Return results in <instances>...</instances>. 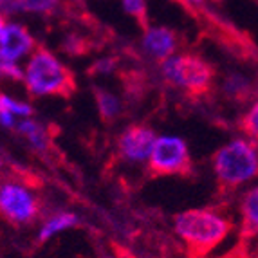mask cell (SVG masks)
Segmentation results:
<instances>
[{
  "label": "cell",
  "instance_id": "1",
  "mask_svg": "<svg viewBox=\"0 0 258 258\" xmlns=\"http://www.w3.org/2000/svg\"><path fill=\"white\" fill-rule=\"evenodd\" d=\"M231 229L233 220L217 208H191L173 217V231L195 256H204L219 247Z\"/></svg>",
  "mask_w": 258,
  "mask_h": 258
},
{
  "label": "cell",
  "instance_id": "2",
  "mask_svg": "<svg viewBox=\"0 0 258 258\" xmlns=\"http://www.w3.org/2000/svg\"><path fill=\"white\" fill-rule=\"evenodd\" d=\"M211 166L220 195H229L240 186L258 179V143L251 139L235 141L217 148Z\"/></svg>",
  "mask_w": 258,
  "mask_h": 258
},
{
  "label": "cell",
  "instance_id": "3",
  "mask_svg": "<svg viewBox=\"0 0 258 258\" xmlns=\"http://www.w3.org/2000/svg\"><path fill=\"white\" fill-rule=\"evenodd\" d=\"M26 87L33 96L69 99L78 91L76 76L49 49L36 47L26 69Z\"/></svg>",
  "mask_w": 258,
  "mask_h": 258
},
{
  "label": "cell",
  "instance_id": "4",
  "mask_svg": "<svg viewBox=\"0 0 258 258\" xmlns=\"http://www.w3.org/2000/svg\"><path fill=\"white\" fill-rule=\"evenodd\" d=\"M163 76L170 85L182 91L189 99L210 98L215 89V67L203 56L182 52L163 61Z\"/></svg>",
  "mask_w": 258,
  "mask_h": 258
},
{
  "label": "cell",
  "instance_id": "5",
  "mask_svg": "<svg viewBox=\"0 0 258 258\" xmlns=\"http://www.w3.org/2000/svg\"><path fill=\"white\" fill-rule=\"evenodd\" d=\"M42 215V201L27 182L6 179L0 182V219L15 228L31 226Z\"/></svg>",
  "mask_w": 258,
  "mask_h": 258
},
{
  "label": "cell",
  "instance_id": "6",
  "mask_svg": "<svg viewBox=\"0 0 258 258\" xmlns=\"http://www.w3.org/2000/svg\"><path fill=\"white\" fill-rule=\"evenodd\" d=\"M152 177H191L195 172L189 148L181 138H157L148 157Z\"/></svg>",
  "mask_w": 258,
  "mask_h": 258
},
{
  "label": "cell",
  "instance_id": "7",
  "mask_svg": "<svg viewBox=\"0 0 258 258\" xmlns=\"http://www.w3.org/2000/svg\"><path fill=\"white\" fill-rule=\"evenodd\" d=\"M155 132L147 125H130L117 138V155L128 163L148 161L155 143Z\"/></svg>",
  "mask_w": 258,
  "mask_h": 258
},
{
  "label": "cell",
  "instance_id": "8",
  "mask_svg": "<svg viewBox=\"0 0 258 258\" xmlns=\"http://www.w3.org/2000/svg\"><path fill=\"white\" fill-rule=\"evenodd\" d=\"M181 35L170 27H150L145 31V38H143V47L148 54L161 61L170 60L181 47Z\"/></svg>",
  "mask_w": 258,
  "mask_h": 258
},
{
  "label": "cell",
  "instance_id": "9",
  "mask_svg": "<svg viewBox=\"0 0 258 258\" xmlns=\"http://www.w3.org/2000/svg\"><path fill=\"white\" fill-rule=\"evenodd\" d=\"M33 49H36L35 38L31 36V33L26 27L18 26V24L6 26V29L2 31V36H0V58L15 61L27 52H31Z\"/></svg>",
  "mask_w": 258,
  "mask_h": 258
},
{
  "label": "cell",
  "instance_id": "10",
  "mask_svg": "<svg viewBox=\"0 0 258 258\" xmlns=\"http://www.w3.org/2000/svg\"><path fill=\"white\" fill-rule=\"evenodd\" d=\"M78 224H80V219L73 211H54L49 217H45L43 222L40 224L38 233H36V242L38 244H45V242L52 240V238L61 235V233L76 228Z\"/></svg>",
  "mask_w": 258,
  "mask_h": 258
},
{
  "label": "cell",
  "instance_id": "11",
  "mask_svg": "<svg viewBox=\"0 0 258 258\" xmlns=\"http://www.w3.org/2000/svg\"><path fill=\"white\" fill-rule=\"evenodd\" d=\"M240 231L242 238L258 237V186L247 189L240 199Z\"/></svg>",
  "mask_w": 258,
  "mask_h": 258
},
{
  "label": "cell",
  "instance_id": "12",
  "mask_svg": "<svg viewBox=\"0 0 258 258\" xmlns=\"http://www.w3.org/2000/svg\"><path fill=\"white\" fill-rule=\"evenodd\" d=\"M92 92H94V99H96V105H98V112L101 121L107 123V125L108 123H114L119 117V112H121L119 99L112 94V92L105 91V89H98V87H94Z\"/></svg>",
  "mask_w": 258,
  "mask_h": 258
},
{
  "label": "cell",
  "instance_id": "13",
  "mask_svg": "<svg viewBox=\"0 0 258 258\" xmlns=\"http://www.w3.org/2000/svg\"><path fill=\"white\" fill-rule=\"evenodd\" d=\"M224 92L233 101L245 103V101H249V96L253 92V85L249 83V80H245L240 74H231L224 82Z\"/></svg>",
  "mask_w": 258,
  "mask_h": 258
},
{
  "label": "cell",
  "instance_id": "14",
  "mask_svg": "<svg viewBox=\"0 0 258 258\" xmlns=\"http://www.w3.org/2000/svg\"><path fill=\"white\" fill-rule=\"evenodd\" d=\"M29 114H33V108L29 105L0 94V123L4 126H15V116L26 117Z\"/></svg>",
  "mask_w": 258,
  "mask_h": 258
},
{
  "label": "cell",
  "instance_id": "15",
  "mask_svg": "<svg viewBox=\"0 0 258 258\" xmlns=\"http://www.w3.org/2000/svg\"><path fill=\"white\" fill-rule=\"evenodd\" d=\"M125 11L138 22L143 31L150 29V18H148V9L145 0H123Z\"/></svg>",
  "mask_w": 258,
  "mask_h": 258
},
{
  "label": "cell",
  "instance_id": "16",
  "mask_svg": "<svg viewBox=\"0 0 258 258\" xmlns=\"http://www.w3.org/2000/svg\"><path fill=\"white\" fill-rule=\"evenodd\" d=\"M238 128L251 139L258 143V99L251 105V108L238 119Z\"/></svg>",
  "mask_w": 258,
  "mask_h": 258
},
{
  "label": "cell",
  "instance_id": "17",
  "mask_svg": "<svg viewBox=\"0 0 258 258\" xmlns=\"http://www.w3.org/2000/svg\"><path fill=\"white\" fill-rule=\"evenodd\" d=\"M0 78H8V80H17V82H20V80L26 78V74H24V71H22L15 61L0 58Z\"/></svg>",
  "mask_w": 258,
  "mask_h": 258
},
{
  "label": "cell",
  "instance_id": "18",
  "mask_svg": "<svg viewBox=\"0 0 258 258\" xmlns=\"http://www.w3.org/2000/svg\"><path fill=\"white\" fill-rule=\"evenodd\" d=\"M112 67H114V60H101V61H98V63L92 65V67H91V74L108 73V71H112Z\"/></svg>",
  "mask_w": 258,
  "mask_h": 258
},
{
  "label": "cell",
  "instance_id": "19",
  "mask_svg": "<svg viewBox=\"0 0 258 258\" xmlns=\"http://www.w3.org/2000/svg\"><path fill=\"white\" fill-rule=\"evenodd\" d=\"M6 29V20H4V15L0 13V36H2V31Z\"/></svg>",
  "mask_w": 258,
  "mask_h": 258
},
{
  "label": "cell",
  "instance_id": "20",
  "mask_svg": "<svg viewBox=\"0 0 258 258\" xmlns=\"http://www.w3.org/2000/svg\"><path fill=\"white\" fill-rule=\"evenodd\" d=\"M99 258H123V256H119V254H103V256Z\"/></svg>",
  "mask_w": 258,
  "mask_h": 258
},
{
  "label": "cell",
  "instance_id": "21",
  "mask_svg": "<svg viewBox=\"0 0 258 258\" xmlns=\"http://www.w3.org/2000/svg\"><path fill=\"white\" fill-rule=\"evenodd\" d=\"M194 2H203V0H194Z\"/></svg>",
  "mask_w": 258,
  "mask_h": 258
},
{
  "label": "cell",
  "instance_id": "22",
  "mask_svg": "<svg viewBox=\"0 0 258 258\" xmlns=\"http://www.w3.org/2000/svg\"><path fill=\"white\" fill-rule=\"evenodd\" d=\"M0 170H2V161H0Z\"/></svg>",
  "mask_w": 258,
  "mask_h": 258
},
{
  "label": "cell",
  "instance_id": "23",
  "mask_svg": "<svg viewBox=\"0 0 258 258\" xmlns=\"http://www.w3.org/2000/svg\"><path fill=\"white\" fill-rule=\"evenodd\" d=\"M217 2H220V0H217Z\"/></svg>",
  "mask_w": 258,
  "mask_h": 258
}]
</instances>
